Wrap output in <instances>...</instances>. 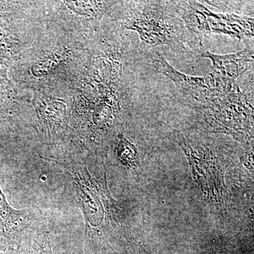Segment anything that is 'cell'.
<instances>
[{"instance_id":"6da1fadb","label":"cell","mask_w":254,"mask_h":254,"mask_svg":"<svg viewBox=\"0 0 254 254\" xmlns=\"http://www.w3.org/2000/svg\"><path fill=\"white\" fill-rule=\"evenodd\" d=\"M128 52L108 41H95L73 95L67 138L63 146L93 157L126 121L131 105L126 66Z\"/></svg>"},{"instance_id":"7a4b0ae2","label":"cell","mask_w":254,"mask_h":254,"mask_svg":"<svg viewBox=\"0 0 254 254\" xmlns=\"http://www.w3.org/2000/svg\"><path fill=\"white\" fill-rule=\"evenodd\" d=\"M91 38L48 17L36 41L9 68L21 92L73 94L90 55Z\"/></svg>"},{"instance_id":"3957f363","label":"cell","mask_w":254,"mask_h":254,"mask_svg":"<svg viewBox=\"0 0 254 254\" xmlns=\"http://www.w3.org/2000/svg\"><path fill=\"white\" fill-rule=\"evenodd\" d=\"M120 5L123 11L113 21L125 31L136 32L143 49L162 46L186 49L195 39L174 1H120Z\"/></svg>"},{"instance_id":"277c9868","label":"cell","mask_w":254,"mask_h":254,"mask_svg":"<svg viewBox=\"0 0 254 254\" xmlns=\"http://www.w3.org/2000/svg\"><path fill=\"white\" fill-rule=\"evenodd\" d=\"M46 1H0V64L9 68L47 22Z\"/></svg>"},{"instance_id":"5b68a950","label":"cell","mask_w":254,"mask_h":254,"mask_svg":"<svg viewBox=\"0 0 254 254\" xmlns=\"http://www.w3.org/2000/svg\"><path fill=\"white\" fill-rule=\"evenodd\" d=\"M200 123L205 129L227 133L244 143L254 136L253 94L234 86L227 94L201 105Z\"/></svg>"},{"instance_id":"8992f818","label":"cell","mask_w":254,"mask_h":254,"mask_svg":"<svg viewBox=\"0 0 254 254\" xmlns=\"http://www.w3.org/2000/svg\"><path fill=\"white\" fill-rule=\"evenodd\" d=\"M31 93L24 108L30 110L37 136L49 150L58 148L67 138L73 94L42 91Z\"/></svg>"},{"instance_id":"52a82bcc","label":"cell","mask_w":254,"mask_h":254,"mask_svg":"<svg viewBox=\"0 0 254 254\" xmlns=\"http://www.w3.org/2000/svg\"><path fill=\"white\" fill-rule=\"evenodd\" d=\"M187 29L200 43L208 35L225 34L239 40L254 37V18L210 11L203 1H174Z\"/></svg>"},{"instance_id":"ba28073f","label":"cell","mask_w":254,"mask_h":254,"mask_svg":"<svg viewBox=\"0 0 254 254\" xmlns=\"http://www.w3.org/2000/svg\"><path fill=\"white\" fill-rule=\"evenodd\" d=\"M47 224L41 210H16L0 188V252L18 254L28 244L46 234Z\"/></svg>"},{"instance_id":"9c48e42d","label":"cell","mask_w":254,"mask_h":254,"mask_svg":"<svg viewBox=\"0 0 254 254\" xmlns=\"http://www.w3.org/2000/svg\"><path fill=\"white\" fill-rule=\"evenodd\" d=\"M120 1H46L48 18L66 28L91 38L100 27L105 15Z\"/></svg>"},{"instance_id":"30bf717a","label":"cell","mask_w":254,"mask_h":254,"mask_svg":"<svg viewBox=\"0 0 254 254\" xmlns=\"http://www.w3.org/2000/svg\"><path fill=\"white\" fill-rule=\"evenodd\" d=\"M153 60L158 71L171 80L182 94L200 106L227 94L233 88L210 73L205 76H193L180 72L158 52H155Z\"/></svg>"},{"instance_id":"8fae6325","label":"cell","mask_w":254,"mask_h":254,"mask_svg":"<svg viewBox=\"0 0 254 254\" xmlns=\"http://www.w3.org/2000/svg\"><path fill=\"white\" fill-rule=\"evenodd\" d=\"M254 56L252 48L234 54L220 55L206 51L200 55L201 58L211 61L212 67L209 73L230 86H235L237 78L253 68Z\"/></svg>"},{"instance_id":"7c38bea8","label":"cell","mask_w":254,"mask_h":254,"mask_svg":"<svg viewBox=\"0 0 254 254\" xmlns=\"http://www.w3.org/2000/svg\"><path fill=\"white\" fill-rule=\"evenodd\" d=\"M9 76V68L0 64V127L22 111L26 98H23Z\"/></svg>"},{"instance_id":"4fadbf2b","label":"cell","mask_w":254,"mask_h":254,"mask_svg":"<svg viewBox=\"0 0 254 254\" xmlns=\"http://www.w3.org/2000/svg\"><path fill=\"white\" fill-rule=\"evenodd\" d=\"M19 254H55L50 243L49 236L47 234L33 242Z\"/></svg>"},{"instance_id":"5bb4252c","label":"cell","mask_w":254,"mask_h":254,"mask_svg":"<svg viewBox=\"0 0 254 254\" xmlns=\"http://www.w3.org/2000/svg\"><path fill=\"white\" fill-rule=\"evenodd\" d=\"M0 254H12V253H4V252H0Z\"/></svg>"}]
</instances>
